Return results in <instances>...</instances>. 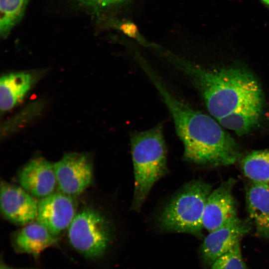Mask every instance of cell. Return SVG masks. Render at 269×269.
I'll return each mask as SVG.
<instances>
[{
  "instance_id": "7",
  "label": "cell",
  "mask_w": 269,
  "mask_h": 269,
  "mask_svg": "<svg viewBox=\"0 0 269 269\" xmlns=\"http://www.w3.org/2000/svg\"><path fill=\"white\" fill-rule=\"evenodd\" d=\"M252 223L248 220H242L238 216L221 227L209 232L201 247L204 263L211 266L219 257L236 245L251 229Z\"/></svg>"
},
{
  "instance_id": "13",
  "label": "cell",
  "mask_w": 269,
  "mask_h": 269,
  "mask_svg": "<svg viewBox=\"0 0 269 269\" xmlns=\"http://www.w3.org/2000/svg\"><path fill=\"white\" fill-rule=\"evenodd\" d=\"M56 237L38 222L25 225L14 236L13 243L20 253L38 255L45 249L54 244Z\"/></svg>"
},
{
  "instance_id": "6",
  "label": "cell",
  "mask_w": 269,
  "mask_h": 269,
  "mask_svg": "<svg viewBox=\"0 0 269 269\" xmlns=\"http://www.w3.org/2000/svg\"><path fill=\"white\" fill-rule=\"evenodd\" d=\"M73 197L53 192L38 202L36 220L57 237L69 228L76 214Z\"/></svg>"
},
{
  "instance_id": "3",
  "label": "cell",
  "mask_w": 269,
  "mask_h": 269,
  "mask_svg": "<svg viewBox=\"0 0 269 269\" xmlns=\"http://www.w3.org/2000/svg\"><path fill=\"white\" fill-rule=\"evenodd\" d=\"M211 189L209 184L201 180L186 183L160 213L159 227L166 231L202 236L203 213Z\"/></svg>"
},
{
  "instance_id": "17",
  "label": "cell",
  "mask_w": 269,
  "mask_h": 269,
  "mask_svg": "<svg viewBox=\"0 0 269 269\" xmlns=\"http://www.w3.org/2000/svg\"><path fill=\"white\" fill-rule=\"evenodd\" d=\"M240 243L217 259L211 269H248L242 257Z\"/></svg>"
},
{
  "instance_id": "5",
  "label": "cell",
  "mask_w": 269,
  "mask_h": 269,
  "mask_svg": "<svg viewBox=\"0 0 269 269\" xmlns=\"http://www.w3.org/2000/svg\"><path fill=\"white\" fill-rule=\"evenodd\" d=\"M53 165L58 188L63 193L73 197L78 195L92 183L93 165L87 153H66Z\"/></svg>"
},
{
  "instance_id": "11",
  "label": "cell",
  "mask_w": 269,
  "mask_h": 269,
  "mask_svg": "<svg viewBox=\"0 0 269 269\" xmlns=\"http://www.w3.org/2000/svg\"><path fill=\"white\" fill-rule=\"evenodd\" d=\"M17 180L25 190L41 199L54 192L57 183L53 164L41 157L25 164L18 172Z\"/></svg>"
},
{
  "instance_id": "16",
  "label": "cell",
  "mask_w": 269,
  "mask_h": 269,
  "mask_svg": "<svg viewBox=\"0 0 269 269\" xmlns=\"http://www.w3.org/2000/svg\"><path fill=\"white\" fill-rule=\"evenodd\" d=\"M27 0H0V34L6 37L22 15Z\"/></svg>"
},
{
  "instance_id": "9",
  "label": "cell",
  "mask_w": 269,
  "mask_h": 269,
  "mask_svg": "<svg viewBox=\"0 0 269 269\" xmlns=\"http://www.w3.org/2000/svg\"><path fill=\"white\" fill-rule=\"evenodd\" d=\"M236 180L230 178L209 194L205 206L202 224L210 232L237 217V206L232 194Z\"/></svg>"
},
{
  "instance_id": "20",
  "label": "cell",
  "mask_w": 269,
  "mask_h": 269,
  "mask_svg": "<svg viewBox=\"0 0 269 269\" xmlns=\"http://www.w3.org/2000/svg\"><path fill=\"white\" fill-rule=\"evenodd\" d=\"M0 269H6L5 268H4V267H1Z\"/></svg>"
},
{
  "instance_id": "19",
  "label": "cell",
  "mask_w": 269,
  "mask_h": 269,
  "mask_svg": "<svg viewBox=\"0 0 269 269\" xmlns=\"http://www.w3.org/2000/svg\"><path fill=\"white\" fill-rule=\"evenodd\" d=\"M263 3L269 6V0H261Z\"/></svg>"
},
{
  "instance_id": "4",
  "label": "cell",
  "mask_w": 269,
  "mask_h": 269,
  "mask_svg": "<svg viewBox=\"0 0 269 269\" xmlns=\"http://www.w3.org/2000/svg\"><path fill=\"white\" fill-rule=\"evenodd\" d=\"M68 239L71 246L84 256L98 257L109 242L107 222L97 209L85 207L76 213L70 225Z\"/></svg>"
},
{
  "instance_id": "14",
  "label": "cell",
  "mask_w": 269,
  "mask_h": 269,
  "mask_svg": "<svg viewBox=\"0 0 269 269\" xmlns=\"http://www.w3.org/2000/svg\"><path fill=\"white\" fill-rule=\"evenodd\" d=\"M46 104L43 100H38L19 110L1 126V136H8L29 126L42 115Z\"/></svg>"
},
{
  "instance_id": "2",
  "label": "cell",
  "mask_w": 269,
  "mask_h": 269,
  "mask_svg": "<svg viewBox=\"0 0 269 269\" xmlns=\"http://www.w3.org/2000/svg\"><path fill=\"white\" fill-rule=\"evenodd\" d=\"M130 141L134 176L131 209L139 211L153 185L167 171L162 124L132 133Z\"/></svg>"
},
{
  "instance_id": "1",
  "label": "cell",
  "mask_w": 269,
  "mask_h": 269,
  "mask_svg": "<svg viewBox=\"0 0 269 269\" xmlns=\"http://www.w3.org/2000/svg\"><path fill=\"white\" fill-rule=\"evenodd\" d=\"M166 59L191 80L221 126L243 135L259 124L263 95L250 73L235 67L209 69L170 54Z\"/></svg>"
},
{
  "instance_id": "12",
  "label": "cell",
  "mask_w": 269,
  "mask_h": 269,
  "mask_svg": "<svg viewBox=\"0 0 269 269\" xmlns=\"http://www.w3.org/2000/svg\"><path fill=\"white\" fill-rule=\"evenodd\" d=\"M246 203L257 234L269 238V183L252 181L246 192Z\"/></svg>"
},
{
  "instance_id": "18",
  "label": "cell",
  "mask_w": 269,
  "mask_h": 269,
  "mask_svg": "<svg viewBox=\"0 0 269 269\" xmlns=\"http://www.w3.org/2000/svg\"><path fill=\"white\" fill-rule=\"evenodd\" d=\"M84 4L93 6H105L119 2L123 0H80Z\"/></svg>"
},
{
  "instance_id": "21",
  "label": "cell",
  "mask_w": 269,
  "mask_h": 269,
  "mask_svg": "<svg viewBox=\"0 0 269 269\" xmlns=\"http://www.w3.org/2000/svg\"></svg>"
},
{
  "instance_id": "15",
  "label": "cell",
  "mask_w": 269,
  "mask_h": 269,
  "mask_svg": "<svg viewBox=\"0 0 269 269\" xmlns=\"http://www.w3.org/2000/svg\"><path fill=\"white\" fill-rule=\"evenodd\" d=\"M241 165L251 181L269 183V149L251 152L242 159Z\"/></svg>"
},
{
  "instance_id": "10",
  "label": "cell",
  "mask_w": 269,
  "mask_h": 269,
  "mask_svg": "<svg viewBox=\"0 0 269 269\" xmlns=\"http://www.w3.org/2000/svg\"><path fill=\"white\" fill-rule=\"evenodd\" d=\"M48 72V68L12 72L0 80V108L5 113L16 106Z\"/></svg>"
},
{
  "instance_id": "8",
  "label": "cell",
  "mask_w": 269,
  "mask_h": 269,
  "mask_svg": "<svg viewBox=\"0 0 269 269\" xmlns=\"http://www.w3.org/2000/svg\"><path fill=\"white\" fill-rule=\"evenodd\" d=\"M38 202L21 186L6 182L0 184V210L11 223L24 226L36 219Z\"/></svg>"
}]
</instances>
